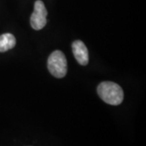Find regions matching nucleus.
<instances>
[{"instance_id":"7ed1b4c3","label":"nucleus","mask_w":146,"mask_h":146,"mask_svg":"<svg viewBox=\"0 0 146 146\" xmlns=\"http://www.w3.org/2000/svg\"><path fill=\"white\" fill-rule=\"evenodd\" d=\"M47 11L43 2L36 0L34 3V11L30 17L32 28L35 30H40L46 25Z\"/></svg>"},{"instance_id":"f03ea898","label":"nucleus","mask_w":146,"mask_h":146,"mask_svg":"<svg viewBox=\"0 0 146 146\" xmlns=\"http://www.w3.org/2000/svg\"><path fill=\"white\" fill-rule=\"evenodd\" d=\"M47 66L50 74L57 78H62L67 74V59L60 50H55L50 55Z\"/></svg>"},{"instance_id":"f257e3e1","label":"nucleus","mask_w":146,"mask_h":146,"mask_svg":"<svg viewBox=\"0 0 146 146\" xmlns=\"http://www.w3.org/2000/svg\"><path fill=\"white\" fill-rule=\"evenodd\" d=\"M98 94L101 99L106 103L112 106H118L123 100V91L119 84L110 81L102 82L98 86Z\"/></svg>"},{"instance_id":"20e7f679","label":"nucleus","mask_w":146,"mask_h":146,"mask_svg":"<svg viewBox=\"0 0 146 146\" xmlns=\"http://www.w3.org/2000/svg\"><path fill=\"white\" fill-rule=\"evenodd\" d=\"M73 54L80 65L85 66L89 63V51L86 46L81 41H75L72 43Z\"/></svg>"},{"instance_id":"39448f33","label":"nucleus","mask_w":146,"mask_h":146,"mask_svg":"<svg viewBox=\"0 0 146 146\" xmlns=\"http://www.w3.org/2000/svg\"><path fill=\"white\" fill-rule=\"evenodd\" d=\"M16 46V38L11 33L0 36V52H6Z\"/></svg>"}]
</instances>
